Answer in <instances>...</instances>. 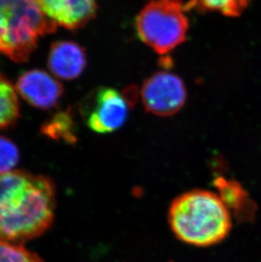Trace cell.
<instances>
[{
    "mask_svg": "<svg viewBox=\"0 0 261 262\" xmlns=\"http://www.w3.org/2000/svg\"><path fill=\"white\" fill-rule=\"evenodd\" d=\"M137 91L128 88L120 92L112 88L99 89L86 115L89 128L98 134H110L123 126L129 110L135 104Z\"/></svg>",
    "mask_w": 261,
    "mask_h": 262,
    "instance_id": "5b68a950",
    "label": "cell"
},
{
    "mask_svg": "<svg viewBox=\"0 0 261 262\" xmlns=\"http://www.w3.org/2000/svg\"><path fill=\"white\" fill-rule=\"evenodd\" d=\"M42 12L57 26L82 28L95 16L97 0H37Z\"/></svg>",
    "mask_w": 261,
    "mask_h": 262,
    "instance_id": "ba28073f",
    "label": "cell"
},
{
    "mask_svg": "<svg viewBox=\"0 0 261 262\" xmlns=\"http://www.w3.org/2000/svg\"><path fill=\"white\" fill-rule=\"evenodd\" d=\"M188 7L182 0H150L136 18L139 39L159 55H165L187 38Z\"/></svg>",
    "mask_w": 261,
    "mask_h": 262,
    "instance_id": "277c9868",
    "label": "cell"
},
{
    "mask_svg": "<svg viewBox=\"0 0 261 262\" xmlns=\"http://www.w3.org/2000/svg\"><path fill=\"white\" fill-rule=\"evenodd\" d=\"M17 95L12 84L0 74V129L15 123L20 115Z\"/></svg>",
    "mask_w": 261,
    "mask_h": 262,
    "instance_id": "30bf717a",
    "label": "cell"
},
{
    "mask_svg": "<svg viewBox=\"0 0 261 262\" xmlns=\"http://www.w3.org/2000/svg\"><path fill=\"white\" fill-rule=\"evenodd\" d=\"M141 99L147 112L159 117H169L183 108L187 89L178 75L159 72L143 83Z\"/></svg>",
    "mask_w": 261,
    "mask_h": 262,
    "instance_id": "8992f818",
    "label": "cell"
},
{
    "mask_svg": "<svg viewBox=\"0 0 261 262\" xmlns=\"http://www.w3.org/2000/svg\"><path fill=\"white\" fill-rule=\"evenodd\" d=\"M74 125L69 112L58 113L42 126V133L54 139H64L67 141H74Z\"/></svg>",
    "mask_w": 261,
    "mask_h": 262,
    "instance_id": "4fadbf2b",
    "label": "cell"
},
{
    "mask_svg": "<svg viewBox=\"0 0 261 262\" xmlns=\"http://www.w3.org/2000/svg\"><path fill=\"white\" fill-rule=\"evenodd\" d=\"M169 223L181 241L199 247L222 242L232 228L229 209L218 194L202 189L175 199L169 210Z\"/></svg>",
    "mask_w": 261,
    "mask_h": 262,
    "instance_id": "7a4b0ae2",
    "label": "cell"
},
{
    "mask_svg": "<svg viewBox=\"0 0 261 262\" xmlns=\"http://www.w3.org/2000/svg\"><path fill=\"white\" fill-rule=\"evenodd\" d=\"M16 90L32 106L44 110L55 106L63 94L62 85L41 70H32L20 75Z\"/></svg>",
    "mask_w": 261,
    "mask_h": 262,
    "instance_id": "52a82bcc",
    "label": "cell"
},
{
    "mask_svg": "<svg viewBox=\"0 0 261 262\" xmlns=\"http://www.w3.org/2000/svg\"><path fill=\"white\" fill-rule=\"evenodd\" d=\"M214 185L219 191L220 198L228 209H233L239 214L243 212V208L248 203V197L238 183L220 177L214 180Z\"/></svg>",
    "mask_w": 261,
    "mask_h": 262,
    "instance_id": "8fae6325",
    "label": "cell"
},
{
    "mask_svg": "<svg viewBox=\"0 0 261 262\" xmlns=\"http://www.w3.org/2000/svg\"><path fill=\"white\" fill-rule=\"evenodd\" d=\"M250 0H191L188 9L198 7L202 11L221 13L228 17H236L248 7Z\"/></svg>",
    "mask_w": 261,
    "mask_h": 262,
    "instance_id": "7c38bea8",
    "label": "cell"
},
{
    "mask_svg": "<svg viewBox=\"0 0 261 262\" xmlns=\"http://www.w3.org/2000/svg\"><path fill=\"white\" fill-rule=\"evenodd\" d=\"M19 161L17 147L11 140L0 136V174L12 171Z\"/></svg>",
    "mask_w": 261,
    "mask_h": 262,
    "instance_id": "9a60e30c",
    "label": "cell"
},
{
    "mask_svg": "<svg viewBox=\"0 0 261 262\" xmlns=\"http://www.w3.org/2000/svg\"><path fill=\"white\" fill-rule=\"evenodd\" d=\"M55 188L50 178L25 171L0 174V240L38 237L54 217Z\"/></svg>",
    "mask_w": 261,
    "mask_h": 262,
    "instance_id": "6da1fadb",
    "label": "cell"
},
{
    "mask_svg": "<svg viewBox=\"0 0 261 262\" xmlns=\"http://www.w3.org/2000/svg\"><path fill=\"white\" fill-rule=\"evenodd\" d=\"M56 27L37 0H0V54L16 63L27 61L40 37Z\"/></svg>",
    "mask_w": 261,
    "mask_h": 262,
    "instance_id": "3957f363",
    "label": "cell"
},
{
    "mask_svg": "<svg viewBox=\"0 0 261 262\" xmlns=\"http://www.w3.org/2000/svg\"><path fill=\"white\" fill-rule=\"evenodd\" d=\"M48 64L50 71L59 78L75 79L86 67V53L77 42H55L51 45Z\"/></svg>",
    "mask_w": 261,
    "mask_h": 262,
    "instance_id": "9c48e42d",
    "label": "cell"
},
{
    "mask_svg": "<svg viewBox=\"0 0 261 262\" xmlns=\"http://www.w3.org/2000/svg\"><path fill=\"white\" fill-rule=\"evenodd\" d=\"M0 262H45L18 243L0 240Z\"/></svg>",
    "mask_w": 261,
    "mask_h": 262,
    "instance_id": "5bb4252c",
    "label": "cell"
}]
</instances>
